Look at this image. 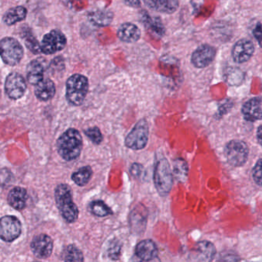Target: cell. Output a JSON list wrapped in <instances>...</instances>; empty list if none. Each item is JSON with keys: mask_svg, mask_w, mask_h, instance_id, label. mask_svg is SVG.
<instances>
[{"mask_svg": "<svg viewBox=\"0 0 262 262\" xmlns=\"http://www.w3.org/2000/svg\"><path fill=\"white\" fill-rule=\"evenodd\" d=\"M215 56V49L208 44H204L198 47L191 55V63L196 68H205L213 62Z\"/></svg>", "mask_w": 262, "mask_h": 262, "instance_id": "obj_11", "label": "cell"}, {"mask_svg": "<svg viewBox=\"0 0 262 262\" xmlns=\"http://www.w3.org/2000/svg\"><path fill=\"white\" fill-rule=\"evenodd\" d=\"M62 259L66 261H83V254L75 245H69L62 254Z\"/></svg>", "mask_w": 262, "mask_h": 262, "instance_id": "obj_28", "label": "cell"}, {"mask_svg": "<svg viewBox=\"0 0 262 262\" xmlns=\"http://www.w3.org/2000/svg\"><path fill=\"white\" fill-rule=\"evenodd\" d=\"M252 176L255 183L262 187V159L256 163L253 168Z\"/></svg>", "mask_w": 262, "mask_h": 262, "instance_id": "obj_31", "label": "cell"}, {"mask_svg": "<svg viewBox=\"0 0 262 262\" xmlns=\"http://www.w3.org/2000/svg\"><path fill=\"white\" fill-rule=\"evenodd\" d=\"M58 152L66 161H73L80 156L82 138L78 130L69 128L57 141Z\"/></svg>", "mask_w": 262, "mask_h": 262, "instance_id": "obj_1", "label": "cell"}, {"mask_svg": "<svg viewBox=\"0 0 262 262\" xmlns=\"http://www.w3.org/2000/svg\"><path fill=\"white\" fill-rule=\"evenodd\" d=\"M253 36L258 42L259 46L262 48V24L257 23V25L253 30Z\"/></svg>", "mask_w": 262, "mask_h": 262, "instance_id": "obj_32", "label": "cell"}, {"mask_svg": "<svg viewBox=\"0 0 262 262\" xmlns=\"http://www.w3.org/2000/svg\"><path fill=\"white\" fill-rule=\"evenodd\" d=\"M27 191L25 188L16 187L10 191L8 194V202L16 210L24 209L27 205Z\"/></svg>", "mask_w": 262, "mask_h": 262, "instance_id": "obj_23", "label": "cell"}, {"mask_svg": "<svg viewBox=\"0 0 262 262\" xmlns=\"http://www.w3.org/2000/svg\"><path fill=\"white\" fill-rule=\"evenodd\" d=\"M85 134L91 139L92 142L96 145H99L102 142L103 136L100 129L98 127H93L85 130Z\"/></svg>", "mask_w": 262, "mask_h": 262, "instance_id": "obj_30", "label": "cell"}, {"mask_svg": "<svg viewBox=\"0 0 262 262\" xmlns=\"http://www.w3.org/2000/svg\"><path fill=\"white\" fill-rule=\"evenodd\" d=\"M1 58L4 63L10 67L18 65L24 58V50L17 39L4 37L0 42Z\"/></svg>", "mask_w": 262, "mask_h": 262, "instance_id": "obj_5", "label": "cell"}, {"mask_svg": "<svg viewBox=\"0 0 262 262\" xmlns=\"http://www.w3.org/2000/svg\"><path fill=\"white\" fill-rule=\"evenodd\" d=\"M22 232L20 221L15 216H4L0 222V237L4 242H12L17 239Z\"/></svg>", "mask_w": 262, "mask_h": 262, "instance_id": "obj_9", "label": "cell"}, {"mask_svg": "<svg viewBox=\"0 0 262 262\" xmlns=\"http://www.w3.org/2000/svg\"><path fill=\"white\" fill-rule=\"evenodd\" d=\"M155 186L161 196H165L171 191L173 185V171L169 162L165 158H161L156 162L154 171Z\"/></svg>", "mask_w": 262, "mask_h": 262, "instance_id": "obj_4", "label": "cell"}, {"mask_svg": "<svg viewBox=\"0 0 262 262\" xmlns=\"http://www.w3.org/2000/svg\"><path fill=\"white\" fill-rule=\"evenodd\" d=\"M67 39L65 35L57 30L46 34L41 42V51L45 55H53L65 48Z\"/></svg>", "mask_w": 262, "mask_h": 262, "instance_id": "obj_8", "label": "cell"}, {"mask_svg": "<svg viewBox=\"0 0 262 262\" xmlns=\"http://www.w3.org/2000/svg\"><path fill=\"white\" fill-rule=\"evenodd\" d=\"M173 174L179 182H186L188 176V166L183 159H177L173 164Z\"/></svg>", "mask_w": 262, "mask_h": 262, "instance_id": "obj_25", "label": "cell"}, {"mask_svg": "<svg viewBox=\"0 0 262 262\" xmlns=\"http://www.w3.org/2000/svg\"><path fill=\"white\" fill-rule=\"evenodd\" d=\"M257 138L259 143H260V145L262 146V125H260L258 128H257Z\"/></svg>", "mask_w": 262, "mask_h": 262, "instance_id": "obj_34", "label": "cell"}, {"mask_svg": "<svg viewBox=\"0 0 262 262\" xmlns=\"http://www.w3.org/2000/svg\"><path fill=\"white\" fill-rule=\"evenodd\" d=\"M254 53V46L249 39H243L234 44L232 57L237 63H244L251 59Z\"/></svg>", "mask_w": 262, "mask_h": 262, "instance_id": "obj_13", "label": "cell"}, {"mask_svg": "<svg viewBox=\"0 0 262 262\" xmlns=\"http://www.w3.org/2000/svg\"><path fill=\"white\" fill-rule=\"evenodd\" d=\"M113 12L107 9H96L89 12L87 15L89 21L96 27H108L113 20Z\"/></svg>", "mask_w": 262, "mask_h": 262, "instance_id": "obj_17", "label": "cell"}, {"mask_svg": "<svg viewBox=\"0 0 262 262\" xmlns=\"http://www.w3.org/2000/svg\"><path fill=\"white\" fill-rule=\"evenodd\" d=\"M89 90V80L85 76L74 74L67 82V99L72 105L79 106L86 98Z\"/></svg>", "mask_w": 262, "mask_h": 262, "instance_id": "obj_3", "label": "cell"}, {"mask_svg": "<svg viewBox=\"0 0 262 262\" xmlns=\"http://www.w3.org/2000/svg\"><path fill=\"white\" fill-rule=\"evenodd\" d=\"M248 145L241 140H232L227 144L225 155L228 163L233 167H240L245 165L248 160Z\"/></svg>", "mask_w": 262, "mask_h": 262, "instance_id": "obj_6", "label": "cell"}, {"mask_svg": "<svg viewBox=\"0 0 262 262\" xmlns=\"http://www.w3.org/2000/svg\"><path fill=\"white\" fill-rule=\"evenodd\" d=\"M23 39H24V42H25L26 47L30 50V52L36 55L42 53V51H41V44H39L30 30L24 29V31H23Z\"/></svg>", "mask_w": 262, "mask_h": 262, "instance_id": "obj_26", "label": "cell"}, {"mask_svg": "<svg viewBox=\"0 0 262 262\" xmlns=\"http://www.w3.org/2000/svg\"><path fill=\"white\" fill-rule=\"evenodd\" d=\"M136 254L142 260H151L158 255L156 243L150 239L142 241L136 248Z\"/></svg>", "mask_w": 262, "mask_h": 262, "instance_id": "obj_19", "label": "cell"}, {"mask_svg": "<svg viewBox=\"0 0 262 262\" xmlns=\"http://www.w3.org/2000/svg\"><path fill=\"white\" fill-rule=\"evenodd\" d=\"M56 94V85L50 79H43L36 85L35 95L39 100L47 102L54 97Z\"/></svg>", "mask_w": 262, "mask_h": 262, "instance_id": "obj_21", "label": "cell"}, {"mask_svg": "<svg viewBox=\"0 0 262 262\" xmlns=\"http://www.w3.org/2000/svg\"><path fill=\"white\" fill-rule=\"evenodd\" d=\"M125 5L133 8H139L141 6L140 0H123Z\"/></svg>", "mask_w": 262, "mask_h": 262, "instance_id": "obj_33", "label": "cell"}, {"mask_svg": "<svg viewBox=\"0 0 262 262\" xmlns=\"http://www.w3.org/2000/svg\"><path fill=\"white\" fill-rule=\"evenodd\" d=\"M93 176V169L90 166H84L74 172L72 176V179L79 186L87 185Z\"/></svg>", "mask_w": 262, "mask_h": 262, "instance_id": "obj_27", "label": "cell"}, {"mask_svg": "<svg viewBox=\"0 0 262 262\" xmlns=\"http://www.w3.org/2000/svg\"><path fill=\"white\" fill-rule=\"evenodd\" d=\"M244 119L248 122H255L262 119V99L259 97L252 99L245 102L242 106Z\"/></svg>", "mask_w": 262, "mask_h": 262, "instance_id": "obj_14", "label": "cell"}, {"mask_svg": "<svg viewBox=\"0 0 262 262\" xmlns=\"http://www.w3.org/2000/svg\"><path fill=\"white\" fill-rule=\"evenodd\" d=\"M31 250L34 255L38 258H47L50 257L53 253V240L47 234H39L32 241Z\"/></svg>", "mask_w": 262, "mask_h": 262, "instance_id": "obj_12", "label": "cell"}, {"mask_svg": "<svg viewBox=\"0 0 262 262\" xmlns=\"http://www.w3.org/2000/svg\"><path fill=\"white\" fill-rule=\"evenodd\" d=\"M216 254L214 245L208 241H202L196 245L194 260L199 261H211Z\"/></svg>", "mask_w": 262, "mask_h": 262, "instance_id": "obj_18", "label": "cell"}, {"mask_svg": "<svg viewBox=\"0 0 262 262\" xmlns=\"http://www.w3.org/2000/svg\"><path fill=\"white\" fill-rule=\"evenodd\" d=\"M56 203L61 214L67 222H76L79 217V208L74 203L71 188L68 185L60 184L55 191Z\"/></svg>", "mask_w": 262, "mask_h": 262, "instance_id": "obj_2", "label": "cell"}, {"mask_svg": "<svg viewBox=\"0 0 262 262\" xmlns=\"http://www.w3.org/2000/svg\"><path fill=\"white\" fill-rule=\"evenodd\" d=\"M92 213L98 217H105L113 214L111 208L103 201H94L90 204Z\"/></svg>", "mask_w": 262, "mask_h": 262, "instance_id": "obj_29", "label": "cell"}, {"mask_svg": "<svg viewBox=\"0 0 262 262\" xmlns=\"http://www.w3.org/2000/svg\"><path fill=\"white\" fill-rule=\"evenodd\" d=\"M27 80L33 85H38L44 79V67L37 59L31 61L27 66Z\"/></svg>", "mask_w": 262, "mask_h": 262, "instance_id": "obj_22", "label": "cell"}, {"mask_svg": "<svg viewBox=\"0 0 262 262\" xmlns=\"http://www.w3.org/2000/svg\"><path fill=\"white\" fill-rule=\"evenodd\" d=\"M27 85L25 79L18 73H11L8 75L5 82V91L10 99H20L27 91Z\"/></svg>", "mask_w": 262, "mask_h": 262, "instance_id": "obj_10", "label": "cell"}, {"mask_svg": "<svg viewBox=\"0 0 262 262\" xmlns=\"http://www.w3.org/2000/svg\"><path fill=\"white\" fill-rule=\"evenodd\" d=\"M151 10L159 13L171 14L178 10L179 0H144Z\"/></svg>", "mask_w": 262, "mask_h": 262, "instance_id": "obj_20", "label": "cell"}, {"mask_svg": "<svg viewBox=\"0 0 262 262\" xmlns=\"http://www.w3.org/2000/svg\"><path fill=\"white\" fill-rule=\"evenodd\" d=\"M117 36L122 42L133 43L140 39L141 30L135 24L125 23L118 29Z\"/></svg>", "mask_w": 262, "mask_h": 262, "instance_id": "obj_16", "label": "cell"}, {"mask_svg": "<svg viewBox=\"0 0 262 262\" xmlns=\"http://www.w3.org/2000/svg\"><path fill=\"white\" fill-rule=\"evenodd\" d=\"M141 21L148 31L158 37L162 38L165 36V28L160 18L151 16L148 12L142 10L141 12Z\"/></svg>", "mask_w": 262, "mask_h": 262, "instance_id": "obj_15", "label": "cell"}, {"mask_svg": "<svg viewBox=\"0 0 262 262\" xmlns=\"http://www.w3.org/2000/svg\"><path fill=\"white\" fill-rule=\"evenodd\" d=\"M27 16V10L22 6L13 7L7 10L3 16V21L7 26H13L22 22Z\"/></svg>", "mask_w": 262, "mask_h": 262, "instance_id": "obj_24", "label": "cell"}, {"mask_svg": "<svg viewBox=\"0 0 262 262\" xmlns=\"http://www.w3.org/2000/svg\"><path fill=\"white\" fill-rule=\"evenodd\" d=\"M148 123L145 119H142L128 133L125 139V145L133 150L142 149L148 143Z\"/></svg>", "mask_w": 262, "mask_h": 262, "instance_id": "obj_7", "label": "cell"}]
</instances>
